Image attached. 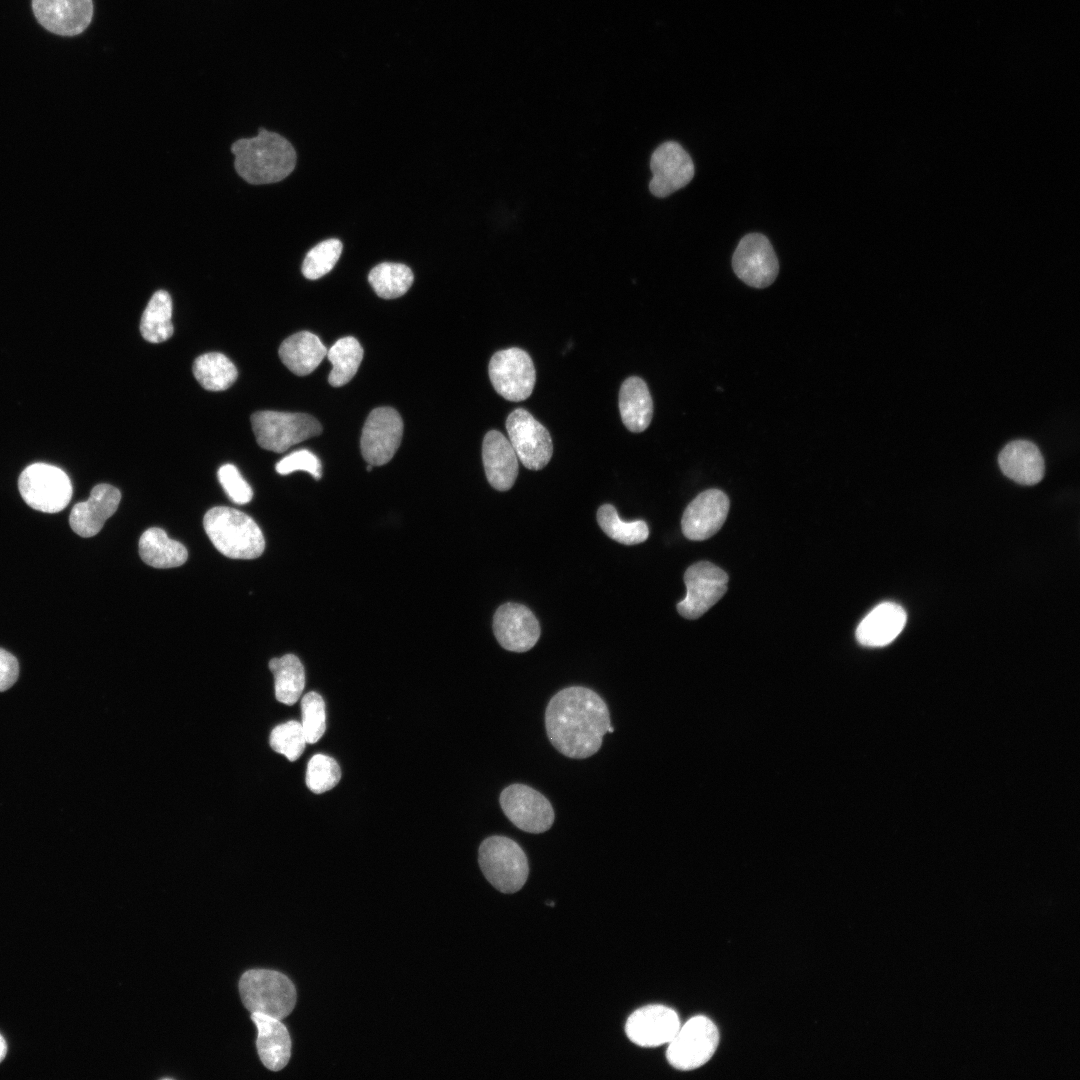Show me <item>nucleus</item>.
Returning <instances> with one entry per match:
<instances>
[{
	"mask_svg": "<svg viewBox=\"0 0 1080 1080\" xmlns=\"http://www.w3.org/2000/svg\"><path fill=\"white\" fill-rule=\"evenodd\" d=\"M269 742L274 751L290 761L301 756L307 743L301 723L295 720L276 726L271 731Z\"/></svg>",
	"mask_w": 1080,
	"mask_h": 1080,
	"instance_id": "35",
	"label": "nucleus"
},
{
	"mask_svg": "<svg viewBox=\"0 0 1080 1080\" xmlns=\"http://www.w3.org/2000/svg\"><path fill=\"white\" fill-rule=\"evenodd\" d=\"M171 318L172 300L170 295L164 290L155 292L141 317L140 332L142 337L151 343L166 341L174 331Z\"/></svg>",
	"mask_w": 1080,
	"mask_h": 1080,
	"instance_id": "29",
	"label": "nucleus"
},
{
	"mask_svg": "<svg viewBox=\"0 0 1080 1080\" xmlns=\"http://www.w3.org/2000/svg\"><path fill=\"white\" fill-rule=\"evenodd\" d=\"M279 357L294 374L305 376L313 372L327 354V348L315 334L297 332L286 338L279 347Z\"/></svg>",
	"mask_w": 1080,
	"mask_h": 1080,
	"instance_id": "25",
	"label": "nucleus"
},
{
	"mask_svg": "<svg viewBox=\"0 0 1080 1080\" xmlns=\"http://www.w3.org/2000/svg\"><path fill=\"white\" fill-rule=\"evenodd\" d=\"M545 726L555 749L569 758L584 759L600 749L610 726L609 710L595 691L572 686L550 699Z\"/></svg>",
	"mask_w": 1080,
	"mask_h": 1080,
	"instance_id": "1",
	"label": "nucleus"
},
{
	"mask_svg": "<svg viewBox=\"0 0 1080 1080\" xmlns=\"http://www.w3.org/2000/svg\"><path fill=\"white\" fill-rule=\"evenodd\" d=\"M489 378L495 391L509 401L526 400L536 382L530 355L517 347L496 352L489 362Z\"/></svg>",
	"mask_w": 1080,
	"mask_h": 1080,
	"instance_id": "9",
	"label": "nucleus"
},
{
	"mask_svg": "<svg viewBox=\"0 0 1080 1080\" xmlns=\"http://www.w3.org/2000/svg\"><path fill=\"white\" fill-rule=\"evenodd\" d=\"M678 1014L664 1005H648L627 1019L625 1032L631 1042L642 1047L668 1044L680 1028Z\"/></svg>",
	"mask_w": 1080,
	"mask_h": 1080,
	"instance_id": "18",
	"label": "nucleus"
},
{
	"mask_svg": "<svg viewBox=\"0 0 1080 1080\" xmlns=\"http://www.w3.org/2000/svg\"><path fill=\"white\" fill-rule=\"evenodd\" d=\"M684 583L686 597L677 603V611L686 619H697L726 593L728 575L718 566L701 561L687 568Z\"/></svg>",
	"mask_w": 1080,
	"mask_h": 1080,
	"instance_id": "12",
	"label": "nucleus"
},
{
	"mask_svg": "<svg viewBox=\"0 0 1080 1080\" xmlns=\"http://www.w3.org/2000/svg\"><path fill=\"white\" fill-rule=\"evenodd\" d=\"M269 668L274 675L276 699L286 705L295 704L305 687L304 667L299 658L293 654L273 658Z\"/></svg>",
	"mask_w": 1080,
	"mask_h": 1080,
	"instance_id": "28",
	"label": "nucleus"
},
{
	"mask_svg": "<svg viewBox=\"0 0 1080 1080\" xmlns=\"http://www.w3.org/2000/svg\"><path fill=\"white\" fill-rule=\"evenodd\" d=\"M326 356L332 364L328 381L333 387H340L357 373L363 359V348L354 337H343L327 350Z\"/></svg>",
	"mask_w": 1080,
	"mask_h": 1080,
	"instance_id": "31",
	"label": "nucleus"
},
{
	"mask_svg": "<svg viewBox=\"0 0 1080 1080\" xmlns=\"http://www.w3.org/2000/svg\"><path fill=\"white\" fill-rule=\"evenodd\" d=\"M218 480L231 501L246 504L251 501L253 491L233 464L222 465L217 472Z\"/></svg>",
	"mask_w": 1080,
	"mask_h": 1080,
	"instance_id": "38",
	"label": "nucleus"
},
{
	"mask_svg": "<svg viewBox=\"0 0 1080 1080\" xmlns=\"http://www.w3.org/2000/svg\"><path fill=\"white\" fill-rule=\"evenodd\" d=\"M732 267L740 280L754 288L771 285L779 271L774 249L760 233L747 234L740 240L732 257Z\"/></svg>",
	"mask_w": 1080,
	"mask_h": 1080,
	"instance_id": "13",
	"label": "nucleus"
},
{
	"mask_svg": "<svg viewBox=\"0 0 1080 1080\" xmlns=\"http://www.w3.org/2000/svg\"><path fill=\"white\" fill-rule=\"evenodd\" d=\"M729 506L727 495L719 489L700 493L683 513L681 527L684 536L693 541L710 538L723 526Z\"/></svg>",
	"mask_w": 1080,
	"mask_h": 1080,
	"instance_id": "17",
	"label": "nucleus"
},
{
	"mask_svg": "<svg viewBox=\"0 0 1080 1080\" xmlns=\"http://www.w3.org/2000/svg\"><path fill=\"white\" fill-rule=\"evenodd\" d=\"M1002 472L1022 485H1034L1041 481L1045 471L1044 459L1038 447L1027 440L1008 443L998 457Z\"/></svg>",
	"mask_w": 1080,
	"mask_h": 1080,
	"instance_id": "24",
	"label": "nucleus"
},
{
	"mask_svg": "<svg viewBox=\"0 0 1080 1080\" xmlns=\"http://www.w3.org/2000/svg\"><path fill=\"white\" fill-rule=\"evenodd\" d=\"M205 532L224 556L232 559H254L265 549L263 533L247 514L230 507L217 506L203 518Z\"/></svg>",
	"mask_w": 1080,
	"mask_h": 1080,
	"instance_id": "3",
	"label": "nucleus"
},
{
	"mask_svg": "<svg viewBox=\"0 0 1080 1080\" xmlns=\"http://www.w3.org/2000/svg\"><path fill=\"white\" fill-rule=\"evenodd\" d=\"M907 620L905 610L894 602L874 607L856 629L857 641L867 647L890 644L903 630Z\"/></svg>",
	"mask_w": 1080,
	"mask_h": 1080,
	"instance_id": "22",
	"label": "nucleus"
},
{
	"mask_svg": "<svg viewBox=\"0 0 1080 1080\" xmlns=\"http://www.w3.org/2000/svg\"><path fill=\"white\" fill-rule=\"evenodd\" d=\"M251 425L258 445L276 453L322 432L318 420L304 413L257 411L251 416Z\"/></svg>",
	"mask_w": 1080,
	"mask_h": 1080,
	"instance_id": "6",
	"label": "nucleus"
},
{
	"mask_svg": "<svg viewBox=\"0 0 1080 1080\" xmlns=\"http://www.w3.org/2000/svg\"><path fill=\"white\" fill-rule=\"evenodd\" d=\"M493 631L499 644L512 652H526L538 641L540 625L533 612L519 603H505L495 612Z\"/></svg>",
	"mask_w": 1080,
	"mask_h": 1080,
	"instance_id": "16",
	"label": "nucleus"
},
{
	"mask_svg": "<svg viewBox=\"0 0 1080 1080\" xmlns=\"http://www.w3.org/2000/svg\"><path fill=\"white\" fill-rule=\"evenodd\" d=\"M652 179L650 192L659 198L667 197L686 186L694 176V164L690 155L677 142L662 143L650 160Z\"/></svg>",
	"mask_w": 1080,
	"mask_h": 1080,
	"instance_id": "15",
	"label": "nucleus"
},
{
	"mask_svg": "<svg viewBox=\"0 0 1080 1080\" xmlns=\"http://www.w3.org/2000/svg\"><path fill=\"white\" fill-rule=\"evenodd\" d=\"M7 1053V1044L0 1034V1062L5 1058Z\"/></svg>",
	"mask_w": 1080,
	"mask_h": 1080,
	"instance_id": "41",
	"label": "nucleus"
},
{
	"mask_svg": "<svg viewBox=\"0 0 1080 1080\" xmlns=\"http://www.w3.org/2000/svg\"><path fill=\"white\" fill-rule=\"evenodd\" d=\"M341 778L337 762L330 756L315 754L308 762L306 785L316 794L324 793L335 787Z\"/></svg>",
	"mask_w": 1080,
	"mask_h": 1080,
	"instance_id": "36",
	"label": "nucleus"
},
{
	"mask_svg": "<svg viewBox=\"0 0 1080 1080\" xmlns=\"http://www.w3.org/2000/svg\"><path fill=\"white\" fill-rule=\"evenodd\" d=\"M482 459L486 478L499 491H507L518 475V457L510 441L499 431L486 433L482 444Z\"/></svg>",
	"mask_w": 1080,
	"mask_h": 1080,
	"instance_id": "21",
	"label": "nucleus"
},
{
	"mask_svg": "<svg viewBox=\"0 0 1080 1080\" xmlns=\"http://www.w3.org/2000/svg\"><path fill=\"white\" fill-rule=\"evenodd\" d=\"M19 675V664L14 655L0 648V692L14 685Z\"/></svg>",
	"mask_w": 1080,
	"mask_h": 1080,
	"instance_id": "40",
	"label": "nucleus"
},
{
	"mask_svg": "<svg viewBox=\"0 0 1080 1080\" xmlns=\"http://www.w3.org/2000/svg\"><path fill=\"white\" fill-rule=\"evenodd\" d=\"M120 500L121 493L116 487L110 484L94 486L88 500L73 506L69 516L72 530L81 537L95 536L115 513Z\"/></svg>",
	"mask_w": 1080,
	"mask_h": 1080,
	"instance_id": "20",
	"label": "nucleus"
},
{
	"mask_svg": "<svg viewBox=\"0 0 1080 1080\" xmlns=\"http://www.w3.org/2000/svg\"><path fill=\"white\" fill-rule=\"evenodd\" d=\"M613 731H614L613 727L609 726L607 732L612 733Z\"/></svg>",
	"mask_w": 1080,
	"mask_h": 1080,
	"instance_id": "42",
	"label": "nucleus"
},
{
	"mask_svg": "<svg viewBox=\"0 0 1080 1080\" xmlns=\"http://www.w3.org/2000/svg\"><path fill=\"white\" fill-rule=\"evenodd\" d=\"M619 411L625 427L635 433L644 431L653 417V401L645 381L627 378L619 391Z\"/></svg>",
	"mask_w": 1080,
	"mask_h": 1080,
	"instance_id": "26",
	"label": "nucleus"
},
{
	"mask_svg": "<svg viewBox=\"0 0 1080 1080\" xmlns=\"http://www.w3.org/2000/svg\"><path fill=\"white\" fill-rule=\"evenodd\" d=\"M244 1006L251 1013H262L277 1019L288 1016L296 1003V990L284 974L269 969H250L239 981Z\"/></svg>",
	"mask_w": 1080,
	"mask_h": 1080,
	"instance_id": "4",
	"label": "nucleus"
},
{
	"mask_svg": "<svg viewBox=\"0 0 1080 1080\" xmlns=\"http://www.w3.org/2000/svg\"><path fill=\"white\" fill-rule=\"evenodd\" d=\"M499 802L507 818L525 832H545L554 822L555 814L549 800L525 784L507 786L501 792Z\"/></svg>",
	"mask_w": 1080,
	"mask_h": 1080,
	"instance_id": "11",
	"label": "nucleus"
},
{
	"mask_svg": "<svg viewBox=\"0 0 1080 1080\" xmlns=\"http://www.w3.org/2000/svg\"><path fill=\"white\" fill-rule=\"evenodd\" d=\"M235 169L250 184L274 183L286 178L296 164V152L283 136L259 129L258 135L234 142Z\"/></svg>",
	"mask_w": 1080,
	"mask_h": 1080,
	"instance_id": "2",
	"label": "nucleus"
},
{
	"mask_svg": "<svg viewBox=\"0 0 1080 1080\" xmlns=\"http://www.w3.org/2000/svg\"><path fill=\"white\" fill-rule=\"evenodd\" d=\"M412 270L401 263L384 262L375 266L368 275V281L375 293L384 299H394L404 295L413 283Z\"/></svg>",
	"mask_w": 1080,
	"mask_h": 1080,
	"instance_id": "32",
	"label": "nucleus"
},
{
	"mask_svg": "<svg viewBox=\"0 0 1080 1080\" xmlns=\"http://www.w3.org/2000/svg\"><path fill=\"white\" fill-rule=\"evenodd\" d=\"M139 555L143 562L154 568H173L184 564L188 558L185 546L171 538L158 527L144 531L139 539Z\"/></svg>",
	"mask_w": 1080,
	"mask_h": 1080,
	"instance_id": "27",
	"label": "nucleus"
},
{
	"mask_svg": "<svg viewBox=\"0 0 1080 1080\" xmlns=\"http://www.w3.org/2000/svg\"><path fill=\"white\" fill-rule=\"evenodd\" d=\"M257 1028L256 1046L260 1060L272 1071L286 1066L291 1055V1040L280 1019L262 1013H251Z\"/></svg>",
	"mask_w": 1080,
	"mask_h": 1080,
	"instance_id": "23",
	"label": "nucleus"
},
{
	"mask_svg": "<svg viewBox=\"0 0 1080 1080\" xmlns=\"http://www.w3.org/2000/svg\"><path fill=\"white\" fill-rule=\"evenodd\" d=\"M509 441L518 460L530 470H541L550 461L553 443L550 433L524 408L513 410L506 419Z\"/></svg>",
	"mask_w": 1080,
	"mask_h": 1080,
	"instance_id": "10",
	"label": "nucleus"
},
{
	"mask_svg": "<svg viewBox=\"0 0 1080 1080\" xmlns=\"http://www.w3.org/2000/svg\"><path fill=\"white\" fill-rule=\"evenodd\" d=\"M403 434V421L390 407L375 408L368 415L360 440L361 452L368 464L388 463L397 451Z\"/></svg>",
	"mask_w": 1080,
	"mask_h": 1080,
	"instance_id": "14",
	"label": "nucleus"
},
{
	"mask_svg": "<svg viewBox=\"0 0 1080 1080\" xmlns=\"http://www.w3.org/2000/svg\"><path fill=\"white\" fill-rule=\"evenodd\" d=\"M277 473L288 475L294 471L302 470L319 480L322 476V466L318 457L307 449H301L290 453L282 458L275 466Z\"/></svg>",
	"mask_w": 1080,
	"mask_h": 1080,
	"instance_id": "39",
	"label": "nucleus"
},
{
	"mask_svg": "<svg viewBox=\"0 0 1080 1080\" xmlns=\"http://www.w3.org/2000/svg\"><path fill=\"white\" fill-rule=\"evenodd\" d=\"M193 373L200 385L209 391H223L236 381L238 371L233 362L219 352L205 353L193 363Z\"/></svg>",
	"mask_w": 1080,
	"mask_h": 1080,
	"instance_id": "30",
	"label": "nucleus"
},
{
	"mask_svg": "<svg viewBox=\"0 0 1080 1080\" xmlns=\"http://www.w3.org/2000/svg\"><path fill=\"white\" fill-rule=\"evenodd\" d=\"M479 866L485 878L497 890L514 893L525 884L528 861L525 852L514 840L500 835L486 838L479 847Z\"/></svg>",
	"mask_w": 1080,
	"mask_h": 1080,
	"instance_id": "5",
	"label": "nucleus"
},
{
	"mask_svg": "<svg viewBox=\"0 0 1080 1080\" xmlns=\"http://www.w3.org/2000/svg\"><path fill=\"white\" fill-rule=\"evenodd\" d=\"M32 8L45 29L63 36L83 32L93 15L92 0H32Z\"/></svg>",
	"mask_w": 1080,
	"mask_h": 1080,
	"instance_id": "19",
	"label": "nucleus"
},
{
	"mask_svg": "<svg viewBox=\"0 0 1080 1080\" xmlns=\"http://www.w3.org/2000/svg\"><path fill=\"white\" fill-rule=\"evenodd\" d=\"M719 1043L716 1025L699 1015L689 1019L668 1043L667 1060L679 1070H693L708 1062Z\"/></svg>",
	"mask_w": 1080,
	"mask_h": 1080,
	"instance_id": "8",
	"label": "nucleus"
},
{
	"mask_svg": "<svg viewBox=\"0 0 1080 1080\" xmlns=\"http://www.w3.org/2000/svg\"><path fill=\"white\" fill-rule=\"evenodd\" d=\"M597 522L608 537L621 544H639L649 536V528L645 521L625 522L621 520L617 510L611 504L600 506L597 511Z\"/></svg>",
	"mask_w": 1080,
	"mask_h": 1080,
	"instance_id": "33",
	"label": "nucleus"
},
{
	"mask_svg": "<svg viewBox=\"0 0 1080 1080\" xmlns=\"http://www.w3.org/2000/svg\"><path fill=\"white\" fill-rule=\"evenodd\" d=\"M19 492L28 506L46 512L63 510L72 497V485L60 468L35 463L26 467L18 479Z\"/></svg>",
	"mask_w": 1080,
	"mask_h": 1080,
	"instance_id": "7",
	"label": "nucleus"
},
{
	"mask_svg": "<svg viewBox=\"0 0 1080 1080\" xmlns=\"http://www.w3.org/2000/svg\"><path fill=\"white\" fill-rule=\"evenodd\" d=\"M341 252L342 243L338 239L320 242L306 254L302 264L303 275L310 280L321 278L333 269Z\"/></svg>",
	"mask_w": 1080,
	"mask_h": 1080,
	"instance_id": "34",
	"label": "nucleus"
},
{
	"mask_svg": "<svg viewBox=\"0 0 1080 1080\" xmlns=\"http://www.w3.org/2000/svg\"><path fill=\"white\" fill-rule=\"evenodd\" d=\"M302 728L307 743H316L326 730V711L323 698L316 692H309L302 697Z\"/></svg>",
	"mask_w": 1080,
	"mask_h": 1080,
	"instance_id": "37",
	"label": "nucleus"
}]
</instances>
